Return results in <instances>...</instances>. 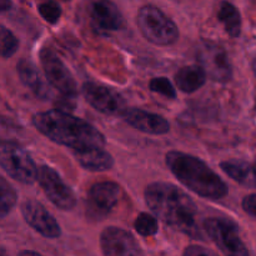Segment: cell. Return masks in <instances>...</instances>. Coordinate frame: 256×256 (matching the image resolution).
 <instances>
[{"label":"cell","mask_w":256,"mask_h":256,"mask_svg":"<svg viewBox=\"0 0 256 256\" xmlns=\"http://www.w3.org/2000/svg\"><path fill=\"white\" fill-rule=\"evenodd\" d=\"M12 8V0H0V12H8Z\"/></svg>","instance_id":"obj_29"},{"label":"cell","mask_w":256,"mask_h":256,"mask_svg":"<svg viewBox=\"0 0 256 256\" xmlns=\"http://www.w3.org/2000/svg\"><path fill=\"white\" fill-rule=\"evenodd\" d=\"M40 188L48 199L60 210L74 209L76 204V196L72 188L62 179L59 174L49 165H42L38 169V178Z\"/></svg>","instance_id":"obj_11"},{"label":"cell","mask_w":256,"mask_h":256,"mask_svg":"<svg viewBox=\"0 0 256 256\" xmlns=\"http://www.w3.org/2000/svg\"><path fill=\"white\" fill-rule=\"evenodd\" d=\"M20 82L26 86L32 94L39 99H48L50 96V89L48 82H45L34 62L29 59H20L16 65Z\"/></svg>","instance_id":"obj_16"},{"label":"cell","mask_w":256,"mask_h":256,"mask_svg":"<svg viewBox=\"0 0 256 256\" xmlns=\"http://www.w3.org/2000/svg\"><path fill=\"white\" fill-rule=\"evenodd\" d=\"M35 129L56 144L72 150L102 148L104 135L90 122L68 114L64 110H46L38 112L32 119Z\"/></svg>","instance_id":"obj_2"},{"label":"cell","mask_w":256,"mask_h":256,"mask_svg":"<svg viewBox=\"0 0 256 256\" xmlns=\"http://www.w3.org/2000/svg\"><path fill=\"white\" fill-rule=\"evenodd\" d=\"M82 12L96 34L106 35L125 28V19L112 0H82Z\"/></svg>","instance_id":"obj_5"},{"label":"cell","mask_w":256,"mask_h":256,"mask_svg":"<svg viewBox=\"0 0 256 256\" xmlns=\"http://www.w3.org/2000/svg\"><path fill=\"white\" fill-rule=\"evenodd\" d=\"M22 255H39L38 252H30V250H24V252H20Z\"/></svg>","instance_id":"obj_30"},{"label":"cell","mask_w":256,"mask_h":256,"mask_svg":"<svg viewBox=\"0 0 256 256\" xmlns=\"http://www.w3.org/2000/svg\"><path fill=\"white\" fill-rule=\"evenodd\" d=\"M206 82V75L199 65H186L180 68L175 74V84L182 92H192L199 90Z\"/></svg>","instance_id":"obj_18"},{"label":"cell","mask_w":256,"mask_h":256,"mask_svg":"<svg viewBox=\"0 0 256 256\" xmlns=\"http://www.w3.org/2000/svg\"><path fill=\"white\" fill-rule=\"evenodd\" d=\"M39 14L42 15V19L48 22L49 24H56L62 16V8L54 0H46L39 4L38 6Z\"/></svg>","instance_id":"obj_24"},{"label":"cell","mask_w":256,"mask_h":256,"mask_svg":"<svg viewBox=\"0 0 256 256\" xmlns=\"http://www.w3.org/2000/svg\"><path fill=\"white\" fill-rule=\"evenodd\" d=\"M218 19L224 25L232 38H239L242 34V15L238 8L229 2H222L218 9Z\"/></svg>","instance_id":"obj_20"},{"label":"cell","mask_w":256,"mask_h":256,"mask_svg":"<svg viewBox=\"0 0 256 256\" xmlns=\"http://www.w3.org/2000/svg\"><path fill=\"white\" fill-rule=\"evenodd\" d=\"M0 166L16 182L34 184L38 178V168L29 152L15 145H4L0 149Z\"/></svg>","instance_id":"obj_9"},{"label":"cell","mask_w":256,"mask_h":256,"mask_svg":"<svg viewBox=\"0 0 256 256\" xmlns=\"http://www.w3.org/2000/svg\"><path fill=\"white\" fill-rule=\"evenodd\" d=\"M199 66L209 79L218 82H228L232 78V65L226 50L219 44L202 42L195 52Z\"/></svg>","instance_id":"obj_6"},{"label":"cell","mask_w":256,"mask_h":256,"mask_svg":"<svg viewBox=\"0 0 256 256\" xmlns=\"http://www.w3.org/2000/svg\"><path fill=\"white\" fill-rule=\"evenodd\" d=\"M18 202V192L9 182L0 176V219L6 216Z\"/></svg>","instance_id":"obj_21"},{"label":"cell","mask_w":256,"mask_h":256,"mask_svg":"<svg viewBox=\"0 0 256 256\" xmlns=\"http://www.w3.org/2000/svg\"><path fill=\"white\" fill-rule=\"evenodd\" d=\"M100 249L108 256L142 255V250L132 232L116 226H109L100 234Z\"/></svg>","instance_id":"obj_14"},{"label":"cell","mask_w":256,"mask_h":256,"mask_svg":"<svg viewBox=\"0 0 256 256\" xmlns=\"http://www.w3.org/2000/svg\"><path fill=\"white\" fill-rule=\"evenodd\" d=\"M22 215L28 225L42 236L56 239L62 235L59 222L45 209L42 202L36 200H26L22 205Z\"/></svg>","instance_id":"obj_13"},{"label":"cell","mask_w":256,"mask_h":256,"mask_svg":"<svg viewBox=\"0 0 256 256\" xmlns=\"http://www.w3.org/2000/svg\"><path fill=\"white\" fill-rule=\"evenodd\" d=\"M74 156L82 168L89 172H106L114 166V159L102 148H89V149L74 150Z\"/></svg>","instance_id":"obj_17"},{"label":"cell","mask_w":256,"mask_h":256,"mask_svg":"<svg viewBox=\"0 0 256 256\" xmlns=\"http://www.w3.org/2000/svg\"><path fill=\"white\" fill-rule=\"evenodd\" d=\"M204 230L218 249L226 255L248 256L246 246L240 238L238 226L222 218H209L204 222Z\"/></svg>","instance_id":"obj_7"},{"label":"cell","mask_w":256,"mask_h":256,"mask_svg":"<svg viewBox=\"0 0 256 256\" xmlns=\"http://www.w3.org/2000/svg\"><path fill=\"white\" fill-rule=\"evenodd\" d=\"M136 22L142 36L152 44L168 46L179 38L176 24L154 5H144L139 9Z\"/></svg>","instance_id":"obj_4"},{"label":"cell","mask_w":256,"mask_h":256,"mask_svg":"<svg viewBox=\"0 0 256 256\" xmlns=\"http://www.w3.org/2000/svg\"><path fill=\"white\" fill-rule=\"evenodd\" d=\"M122 116L130 126L145 134L162 135L166 134L170 130V124L165 118L142 109H135V108L128 109L126 108Z\"/></svg>","instance_id":"obj_15"},{"label":"cell","mask_w":256,"mask_h":256,"mask_svg":"<svg viewBox=\"0 0 256 256\" xmlns=\"http://www.w3.org/2000/svg\"><path fill=\"white\" fill-rule=\"evenodd\" d=\"M144 196L149 209L165 224L188 236L202 239L196 224V205L180 188L170 182H152L145 188Z\"/></svg>","instance_id":"obj_1"},{"label":"cell","mask_w":256,"mask_h":256,"mask_svg":"<svg viewBox=\"0 0 256 256\" xmlns=\"http://www.w3.org/2000/svg\"><path fill=\"white\" fill-rule=\"evenodd\" d=\"M134 228L139 235L144 238L154 236L159 230V225H158V220L154 215L149 214V212H142L139 216L135 219Z\"/></svg>","instance_id":"obj_22"},{"label":"cell","mask_w":256,"mask_h":256,"mask_svg":"<svg viewBox=\"0 0 256 256\" xmlns=\"http://www.w3.org/2000/svg\"><path fill=\"white\" fill-rule=\"evenodd\" d=\"M85 100L98 112L106 115H122L126 102L116 90L96 82H85L82 88Z\"/></svg>","instance_id":"obj_12"},{"label":"cell","mask_w":256,"mask_h":256,"mask_svg":"<svg viewBox=\"0 0 256 256\" xmlns=\"http://www.w3.org/2000/svg\"><path fill=\"white\" fill-rule=\"evenodd\" d=\"M19 40L8 28L0 24V56L10 58L16 52Z\"/></svg>","instance_id":"obj_23"},{"label":"cell","mask_w":256,"mask_h":256,"mask_svg":"<svg viewBox=\"0 0 256 256\" xmlns=\"http://www.w3.org/2000/svg\"><path fill=\"white\" fill-rule=\"evenodd\" d=\"M220 169L239 184L248 188H255L254 168L250 162L240 159L224 160L220 162Z\"/></svg>","instance_id":"obj_19"},{"label":"cell","mask_w":256,"mask_h":256,"mask_svg":"<svg viewBox=\"0 0 256 256\" xmlns=\"http://www.w3.org/2000/svg\"><path fill=\"white\" fill-rule=\"evenodd\" d=\"M255 200H256V195L255 194H250L248 196H245L242 199V209L244 212L249 215L250 218H254L256 216V205H255Z\"/></svg>","instance_id":"obj_27"},{"label":"cell","mask_w":256,"mask_h":256,"mask_svg":"<svg viewBox=\"0 0 256 256\" xmlns=\"http://www.w3.org/2000/svg\"><path fill=\"white\" fill-rule=\"evenodd\" d=\"M184 255L189 256H196V255H214V252L206 249L204 246H195V245H192V246L186 248L184 250Z\"/></svg>","instance_id":"obj_28"},{"label":"cell","mask_w":256,"mask_h":256,"mask_svg":"<svg viewBox=\"0 0 256 256\" xmlns=\"http://www.w3.org/2000/svg\"><path fill=\"white\" fill-rule=\"evenodd\" d=\"M40 64L48 84L55 88L62 96L69 99L76 96L78 90L74 76L54 50L46 46L42 48L40 50Z\"/></svg>","instance_id":"obj_8"},{"label":"cell","mask_w":256,"mask_h":256,"mask_svg":"<svg viewBox=\"0 0 256 256\" xmlns=\"http://www.w3.org/2000/svg\"><path fill=\"white\" fill-rule=\"evenodd\" d=\"M122 190L114 182H99L90 188L86 199V216L92 222H102L116 206Z\"/></svg>","instance_id":"obj_10"},{"label":"cell","mask_w":256,"mask_h":256,"mask_svg":"<svg viewBox=\"0 0 256 256\" xmlns=\"http://www.w3.org/2000/svg\"><path fill=\"white\" fill-rule=\"evenodd\" d=\"M165 162L174 176L200 198L220 200L229 192L226 182L194 155L172 150L165 155Z\"/></svg>","instance_id":"obj_3"},{"label":"cell","mask_w":256,"mask_h":256,"mask_svg":"<svg viewBox=\"0 0 256 256\" xmlns=\"http://www.w3.org/2000/svg\"><path fill=\"white\" fill-rule=\"evenodd\" d=\"M149 88L155 94L162 95L168 99H176V90L166 78H154V79L150 80Z\"/></svg>","instance_id":"obj_25"},{"label":"cell","mask_w":256,"mask_h":256,"mask_svg":"<svg viewBox=\"0 0 256 256\" xmlns=\"http://www.w3.org/2000/svg\"><path fill=\"white\" fill-rule=\"evenodd\" d=\"M19 135V126L8 119H0V142L10 145L16 142Z\"/></svg>","instance_id":"obj_26"}]
</instances>
